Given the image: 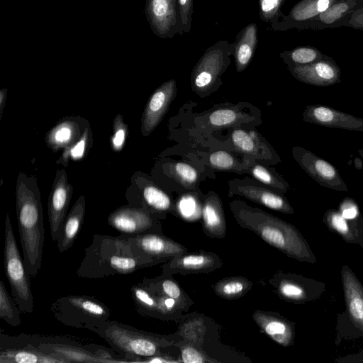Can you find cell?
<instances>
[{"mask_svg":"<svg viewBox=\"0 0 363 363\" xmlns=\"http://www.w3.org/2000/svg\"><path fill=\"white\" fill-rule=\"evenodd\" d=\"M164 260L143 253L125 235L94 234L76 274L81 278L101 279L131 274Z\"/></svg>","mask_w":363,"mask_h":363,"instance_id":"1","label":"cell"},{"mask_svg":"<svg viewBox=\"0 0 363 363\" xmlns=\"http://www.w3.org/2000/svg\"><path fill=\"white\" fill-rule=\"evenodd\" d=\"M16 208L23 262L30 277L34 278L42 265L45 241L43 207L35 178L23 172L17 177Z\"/></svg>","mask_w":363,"mask_h":363,"instance_id":"2","label":"cell"},{"mask_svg":"<svg viewBox=\"0 0 363 363\" xmlns=\"http://www.w3.org/2000/svg\"><path fill=\"white\" fill-rule=\"evenodd\" d=\"M237 223L285 255L301 261L312 262L307 243L291 224L262 211L248 206L242 201L230 203Z\"/></svg>","mask_w":363,"mask_h":363,"instance_id":"3","label":"cell"},{"mask_svg":"<svg viewBox=\"0 0 363 363\" xmlns=\"http://www.w3.org/2000/svg\"><path fill=\"white\" fill-rule=\"evenodd\" d=\"M128 362H143L159 354L163 340L133 326L107 320L94 330Z\"/></svg>","mask_w":363,"mask_h":363,"instance_id":"4","label":"cell"},{"mask_svg":"<svg viewBox=\"0 0 363 363\" xmlns=\"http://www.w3.org/2000/svg\"><path fill=\"white\" fill-rule=\"evenodd\" d=\"M18 343H29L42 350L62 356L67 362H128L113 349L97 345H84L69 336H41L20 334L11 336Z\"/></svg>","mask_w":363,"mask_h":363,"instance_id":"5","label":"cell"},{"mask_svg":"<svg viewBox=\"0 0 363 363\" xmlns=\"http://www.w3.org/2000/svg\"><path fill=\"white\" fill-rule=\"evenodd\" d=\"M51 311L62 325L92 332L108 320L111 316V311L106 304L88 295L60 297L51 304Z\"/></svg>","mask_w":363,"mask_h":363,"instance_id":"6","label":"cell"},{"mask_svg":"<svg viewBox=\"0 0 363 363\" xmlns=\"http://www.w3.org/2000/svg\"><path fill=\"white\" fill-rule=\"evenodd\" d=\"M4 264L11 296L21 313H31L34 310L30 281L31 277L20 255L9 213H6L5 218Z\"/></svg>","mask_w":363,"mask_h":363,"instance_id":"7","label":"cell"},{"mask_svg":"<svg viewBox=\"0 0 363 363\" xmlns=\"http://www.w3.org/2000/svg\"><path fill=\"white\" fill-rule=\"evenodd\" d=\"M233 45L227 40H220L206 50L191 74L193 86L199 90L211 87L230 63Z\"/></svg>","mask_w":363,"mask_h":363,"instance_id":"8","label":"cell"},{"mask_svg":"<svg viewBox=\"0 0 363 363\" xmlns=\"http://www.w3.org/2000/svg\"><path fill=\"white\" fill-rule=\"evenodd\" d=\"M108 224L123 235H136L161 232L157 216L147 209L126 205L112 211L107 218Z\"/></svg>","mask_w":363,"mask_h":363,"instance_id":"9","label":"cell"},{"mask_svg":"<svg viewBox=\"0 0 363 363\" xmlns=\"http://www.w3.org/2000/svg\"><path fill=\"white\" fill-rule=\"evenodd\" d=\"M145 13L157 37L166 39L183 35L177 0H145Z\"/></svg>","mask_w":363,"mask_h":363,"instance_id":"10","label":"cell"},{"mask_svg":"<svg viewBox=\"0 0 363 363\" xmlns=\"http://www.w3.org/2000/svg\"><path fill=\"white\" fill-rule=\"evenodd\" d=\"M73 188L68 182L65 169L56 172L48 201V213L50 236L56 241L69 206Z\"/></svg>","mask_w":363,"mask_h":363,"instance_id":"11","label":"cell"},{"mask_svg":"<svg viewBox=\"0 0 363 363\" xmlns=\"http://www.w3.org/2000/svg\"><path fill=\"white\" fill-rule=\"evenodd\" d=\"M292 152L301 167L320 185L336 191H347L337 169L328 162L301 147H294Z\"/></svg>","mask_w":363,"mask_h":363,"instance_id":"12","label":"cell"},{"mask_svg":"<svg viewBox=\"0 0 363 363\" xmlns=\"http://www.w3.org/2000/svg\"><path fill=\"white\" fill-rule=\"evenodd\" d=\"M298 81L317 86H327L340 82V69L330 57L303 65H288Z\"/></svg>","mask_w":363,"mask_h":363,"instance_id":"13","label":"cell"},{"mask_svg":"<svg viewBox=\"0 0 363 363\" xmlns=\"http://www.w3.org/2000/svg\"><path fill=\"white\" fill-rule=\"evenodd\" d=\"M175 91L176 82L170 79L160 86L151 95L141 118L143 135H150L160 123L173 100Z\"/></svg>","mask_w":363,"mask_h":363,"instance_id":"14","label":"cell"},{"mask_svg":"<svg viewBox=\"0 0 363 363\" xmlns=\"http://www.w3.org/2000/svg\"><path fill=\"white\" fill-rule=\"evenodd\" d=\"M337 0H301L290 10L288 15L281 16L271 23L273 30L301 29L308 21L327 10Z\"/></svg>","mask_w":363,"mask_h":363,"instance_id":"15","label":"cell"},{"mask_svg":"<svg viewBox=\"0 0 363 363\" xmlns=\"http://www.w3.org/2000/svg\"><path fill=\"white\" fill-rule=\"evenodd\" d=\"M0 363H67L60 354L29 343L1 342Z\"/></svg>","mask_w":363,"mask_h":363,"instance_id":"16","label":"cell"},{"mask_svg":"<svg viewBox=\"0 0 363 363\" xmlns=\"http://www.w3.org/2000/svg\"><path fill=\"white\" fill-rule=\"evenodd\" d=\"M303 119L325 127L363 131L362 118L325 106H307L303 113Z\"/></svg>","mask_w":363,"mask_h":363,"instance_id":"17","label":"cell"},{"mask_svg":"<svg viewBox=\"0 0 363 363\" xmlns=\"http://www.w3.org/2000/svg\"><path fill=\"white\" fill-rule=\"evenodd\" d=\"M125 235L140 251L152 257L165 259L186 252L184 247L158 233Z\"/></svg>","mask_w":363,"mask_h":363,"instance_id":"18","label":"cell"},{"mask_svg":"<svg viewBox=\"0 0 363 363\" xmlns=\"http://www.w3.org/2000/svg\"><path fill=\"white\" fill-rule=\"evenodd\" d=\"M363 7V0H337L317 17L308 21L301 29L320 30L342 26L357 10Z\"/></svg>","mask_w":363,"mask_h":363,"instance_id":"19","label":"cell"},{"mask_svg":"<svg viewBox=\"0 0 363 363\" xmlns=\"http://www.w3.org/2000/svg\"><path fill=\"white\" fill-rule=\"evenodd\" d=\"M230 190L233 194L240 195L272 210L285 213L294 211L286 199L267 189L254 185L230 182Z\"/></svg>","mask_w":363,"mask_h":363,"instance_id":"20","label":"cell"},{"mask_svg":"<svg viewBox=\"0 0 363 363\" xmlns=\"http://www.w3.org/2000/svg\"><path fill=\"white\" fill-rule=\"evenodd\" d=\"M77 118L67 117L57 123L45 137L48 147L53 152L72 145L82 135L85 128Z\"/></svg>","mask_w":363,"mask_h":363,"instance_id":"21","label":"cell"},{"mask_svg":"<svg viewBox=\"0 0 363 363\" xmlns=\"http://www.w3.org/2000/svg\"><path fill=\"white\" fill-rule=\"evenodd\" d=\"M85 211V198L82 195L77 199L67 215L56 240L57 247L60 252L68 250L74 245L83 225Z\"/></svg>","mask_w":363,"mask_h":363,"instance_id":"22","label":"cell"},{"mask_svg":"<svg viewBox=\"0 0 363 363\" xmlns=\"http://www.w3.org/2000/svg\"><path fill=\"white\" fill-rule=\"evenodd\" d=\"M218 257L209 253L180 255L163 266V272H206L218 267Z\"/></svg>","mask_w":363,"mask_h":363,"instance_id":"23","label":"cell"},{"mask_svg":"<svg viewBox=\"0 0 363 363\" xmlns=\"http://www.w3.org/2000/svg\"><path fill=\"white\" fill-rule=\"evenodd\" d=\"M233 45L236 70L244 71L250 63L258 43V30L256 23H251L236 35Z\"/></svg>","mask_w":363,"mask_h":363,"instance_id":"24","label":"cell"},{"mask_svg":"<svg viewBox=\"0 0 363 363\" xmlns=\"http://www.w3.org/2000/svg\"><path fill=\"white\" fill-rule=\"evenodd\" d=\"M202 218L205 232L208 236L216 238L225 236L226 225L221 201L213 192L203 202Z\"/></svg>","mask_w":363,"mask_h":363,"instance_id":"25","label":"cell"},{"mask_svg":"<svg viewBox=\"0 0 363 363\" xmlns=\"http://www.w3.org/2000/svg\"><path fill=\"white\" fill-rule=\"evenodd\" d=\"M253 319L259 328L278 344L286 347L292 340V329L282 318L272 313L257 311Z\"/></svg>","mask_w":363,"mask_h":363,"instance_id":"26","label":"cell"},{"mask_svg":"<svg viewBox=\"0 0 363 363\" xmlns=\"http://www.w3.org/2000/svg\"><path fill=\"white\" fill-rule=\"evenodd\" d=\"M342 281L350 316L363 329V288L355 277L347 270L342 272Z\"/></svg>","mask_w":363,"mask_h":363,"instance_id":"27","label":"cell"},{"mask_svg":"<svg viewBox=\"0 0 363 363\" xmlns=\"http://www.w3.org/2000/svg\"><path fill=\"white\" fill-rule=\"evenodd\" d=\"M130 205L145 208L157 215L169 211L172 208V201L163 191L147 184L141 189L140 200Z\"/></svg>","mask_w":363,"mask_h":363,"instance_id":"28","label":"cell"},{"mask_svg":"<svg viewBox=\"0 0 363 363\" xmlns=\"http://www.w3.org/2000/svg\"><path fill=\"white\" fill-rule=\"evenodd\" d=\"M131 298L137 312L144 316L160 318V308L157 297L150 289L141 283L130 288Z\"/></svg>","mask_w":363,"mask_h":363,"instance_id":"29","label":"cell"},{"mask_svg":"<svg viewBox=\"0 0 363 363\" xmlns=\"http://www.w3.org/2000/svg\"><path fill=\"white\" fill-rule=\"evenodd\" d=\"M92 144V132L90 125H88L81 137L72 145L64 149L61 157L57 163L62 164L66 167L70 160L77 161L84 158Z\"/></svg>","mask_w":363,"mask_h":363,"instance_id":"30","label":"cell"},{"mask_svg":"<svg viewBox=\"0 0 363 363\" xmlns=\"http://www.w3.org/2000/svg\"><path fill=\"white\" fill-rule=\"evenodd\" d=\"M280 57L287 65H303L322 60L328 56L312 46L296 47L280 53Z\"/></svg>","mask_w":363,"mask_h":363,"instance_id":"31","label":"cell"},{"mask_svg":"<svg viewBox=\"0 0 363 363\" xmlns=\"http://www.w3.org/2000/svg\"><path fill=\"white\" fill-rule=\"evenodd\" d=\"M21 311L2 280L0 281V318L13 327L21 325Z\"/></svg>","mask_w":363,"mask_h":363,"instance_id":"32","label":"cell"},{"mask_svg":"<svg viewBox=\"0 0 363 363\" xmlns=\"http://www.w3.org/2000/svg\"><path fill=\"white\" fill-rule=\"evenodd\" d=\"M251 286L252 283L245 278L233 277L218 282L214 286V290L218 296L233 299L242 296Z\"/></svg>","mask_w":363,"mask_h":363,"instance_id":"33","label":"cell"},{"mask_svg":"<svg viewBox=\"0 0 363 363\" xmlns=\"http://www.w3.org/2000/svg\"><path fill=\"white\" fill-rule=\"evenodd\" d=\"M179 215L187 221L198 220L202 214V207L197 198L193 194L182 196L177 204Z\"/></svg>","mask_w":363,"mask_h":363,"instance_id":"34","label":"cell"},{"mask_svg":"<svg viewBox=\"0 0 363 363\" xmlns=\"http://www.w3.org/2000/svg\"><path fill=\"white\" fill-rule=\"evenodd\" d=\"M240 113L230 108H221L215 110L208 116L207 122L213 128H224L230 126L239 121Z\"/></svg>","mask_w":363,"mask_h":363,"instance_id":"35","label":"cell"},{"mask_svg":"<svg viewBox=\"0 0 363 363\" xmlns=\"http://www.w3.org/2000/svg\"><path fill=\"white\" fill-rule=\"evenodd\" d=\"M169 172L178 182L187 187L194 186L199 177L197 171L193 167L184 162L172 164Z\"/></svg>","mask_w":363,"mask_h":363,"instance_id":"36","label":"cell"},{"mask_svg":"<svg viewBox=\"0 0 363 363\" xmlns=\"http://www.w3.org/2000/svg\"><path fill=\"white\" fill-rule=\"evenodd\" d=\"M250 172L255 179L274 189L286 191L289 188V184L284 180L276 177L262 165L252 166L250 168Z\"/></svg>","mask_w":363,"mask_h":363,"instance_id":"37","label":"cell"},{"mask_svg":"<svg viewBox=\"0 0 363 363\" xmlns=\"http://www.w3.org/2000/svg\"><path fill=\"white\" fill-rule=\"evenodd\" d=\"M231 139L235 147L240 152L252 155H257V144L251 133L235 129L232 132Z\"/></svg>","mask_w":363,"mask_h":363,"instance_id":"38","label":"cell"},{"mask_svg":"<svg viewBox=\"0 0 363 363\" xmlns=\"http://www.w3.org/2000/svg\"><path fill=\"white\" fill-rule=\"evenodd\" d=\"M128 133V127L121 114H117L113 121V134L111 146L113 150L120 152L124 147Z\"/></svg>","mask_w":363,"mask_h":363,"instance_id":"39","label":"cell"},{"mask_svg":"<svg viewBox=\"0 0 363 363\" xmlns=\"http://www.w3.org/2000/svg\"><path fill=\"white\" fill-rule=\"evenodd\" d=\"M286 0H259V16L262 21L272 23L282 13L281 8Z\"/></svg>","mask_w":363,"mask_h":363,"instance_id":"40","label":"cell"},{"mask_svg":"<svg viewBox=\"0 0 363 363\" xmlns=\"http://www.w3.org/2000/svg\"><path fill=\"white\" fill-rule=\"evenodd\" d=\"M211 166L216 169L229 170L236 168L237 161L227 152L219 150L211 153L208 157Z\"/></svg>","mask_w":363,"mask_h":363,"instance_id":"41","label":"cell"},{"mask_svg":"<svg viewBox=\"0 0 363 363\" xmlns=\"http://www.w3.org/2000/svg\"><path fill=\"white\" fill-rule=\"evenodd\" d=\"M183 34L188 33L191 28L193 0H177Z\"/></svg>","mask_w":363,"mask_h":363,"instance_id":"42","label":"cell"},{"mask_svg":"<svg viewBox=\"0 0 363 363\" xmlns=\"http://www.w3.org/2000/svg\"><path fill=\"white\" fill-rule=\"evenodd\" d=\"M277 289L282 296L289 299L298 300L304 295L303 290L301 286L286 280H281L277 285Z\"/></svg>","mask_w":363,"mask_h":363,"instance_id":"43","label":"cell"},{"mask_svg":"<svg viewBox=\"0 0 363 363\" xmlns=\"http://www.w3.org/2000/svg\"><path fill=\"white\" fill-rule=\"evenodd\" d=\"M327 218L329 224L338 233L345 236H349L350 229L346 219L340 213L330 211Z\"/></svg>","mask_w":363,"mask_h":363,"instance_id":"44","label":"cell"},{"mask_svg":"<svg viewBox=\"0 0 363 363\" xmlns=\"http://www.w3.org/2000/svg\"><path fill=\"white\" fill-rule=\"evenodd\" d=\"M182 358L185 363H201L205 362L201 354L191 347H186L182 350Z\"/></svg>","mask_w":363,"mask_h":363,"instance_id":"45","label":"cell"},{"mask_svg":"<svg viewBox=\"0 0 363 363\" xmlns=\"http://www.w3.org/2000/svg\"><path fill=\"white\" fill-rule=\"evenodd\" d=\"M342 26L363 30V7L354 11Z\"/></svg>","mask_w":363,"mask_h":363,"instance_id":"46","label":"cell"},{"mask_svg":"<svg viewBox=\"0 0 363 363\" xmlns=\"http://www.w3.org/2000/svg\"><path fill=\"white\" fill-rule=\"evenodd\" d=\"M342 216L345 219H354L358 215V208L356 204L351 200L346 199L340 206Z\"/></svg>","mask_w":363,"mask_h":363,"instance_id":"47","label":"cell"},{"mask_svg":"<svg viewBox=\"0 0 363 363\" xmlns=\"http://www.w3.org/2000/svg\"><path fill=\"white\" fill-rule=\"evenodd\" d=\"M7 91L8 90L6 88H3L0 91V119L2 118L4 108L6 105Z\"/></svg>","mask_w":363,"mask_h":363,"instance_id":"48","label":"cell"},{"mask_svg":"<svg viewBox=\"0 0 363 363\" xmlns=\"http://www.w3.org/2000/svg\"><path fill=\"white\" fill-rule=\"evenodd\" d=\"M359 155L363 158V149H359L357 150Z\"/></svg>","mask_w":363,"mask_h":363,"instance_id":"49","label":"cell"}]
</instances>
